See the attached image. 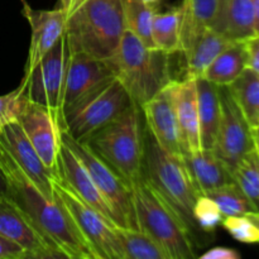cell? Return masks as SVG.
<instances>
[{"mask_svg":"<svg viewBox=\"0 0 259 259\" xmlns=\"http://www.w3.org/2000/svg\"><path fill=\"white\" fill-rule=\"evenodd\" d=\"M0 164L8 182V199L14 202L37 229L71 259H96L61 197L48 199L0 146Z\"/></svg>","mask_w":259,"mask_h":259,"instance_id":"6da1fadb","label":"cell"},{"mask_svg":"<svg viewBox=\"0 0 259 259\" xmlns=\"http://www.w3.org/2000/svg\"><path fill=\"white\" fill-rule=\"evenodd\" d=\"M125 30L121 0H85L68 14L65 35L71 53L108 60Z\"/></svg>","mask_w":259,"mask_h":259,"instance_id":"7a4b0ae2","label":"cell"},{"mask_svg":"<svg viewBox=\"0 0 259 259\" xmlns=\"http://www.w3.org/2000/svg\"><path fill=\"white\" fill-rule=\"evenodd\" d=\"M169 57V53L144 46L138 37L125 29L118 51L108 58V62L132 101L142 108L174 80Z\"/></svg>","mask_w":259,"mask_h":259,"instance_id":"3957f363","label":"cell"},{"mask_svg":"<svg viewBox=\"0 0 259 259\" xmlns=\"http://www.w3.org/2000/svg\"><path fill=\"white\" fill-rule=\"evenodd\" d=\"M131 189L138 229L154 238L171 259L196 257L191 230L146 177L142 175Z\"/></svg>","mask_w":259,"mask_h":259,"instance_id":"277c9868","label":"cell"},{"mask_svg":"<svg viewBox=\"0 0 259 259\" xmlns=\"http://www.w3.org/2000/svg\"><path fill=\"white\" fill-rule=\"evenodd\" d=\"M141 113V108L133 104L83 142L129 186L143 175L144 132Z\"/></svg>","mask_w":259,"mask_h":259,"instance_id":"5b68a950","label":"cell"},{"mask_svg":"<svg viewBox=\"0 0 259 259\" xmlns=\"http://www.w3.org/2000/svg\"><path fill=\"white\" fill-rule=\"evenodd\" d=\"M143 176L186 223L192 234L199 230L194 220V207L200 194L184 159L164 151L147 128L144 129Z\"/></svg>","mask_w":259,"mask_h":259,"instance_id":"8992f818","label":"cell"},{"mask_svg":"<svg viewBox=\"0 0 259 259\" xmlns=\"http://www.w3.org/2000/svg\"><path fill=\"white\" fill-rule=\"evenodd\" d=\"M133 104L120 81L108 78L63 110L65 132L75 141L86 142Z\"/></svg>","mask_w":259,"mask_h":259,"instance_id":"52a82bcc","label":"cell"},{"mask_svg":"<svg viewBox=\"0 0 259 259\" xmlns=\"http://www.w3.org/2000/svg\"><path fill=\"white\" fill-rule=\"evenodd\" d=\"M53 191L61 197L96 259H125L116 225L89 206L71 190L62 176L53 179Z\"/></svg>","mask_w":259,"mask_h":259,"instance_id":"ba28073f","label":"cell"},{"mask_svg":"<svg viewBox=\"0 0 259 259\" xmlns=\"http://www.w3.org/2000/svg\"><path fill=\"white\" fill-rule=\"evenodd\" d=\"M61 139L88 169L91 179L118 217L119 225L123 228L138 229L131 186L88 144L75 141L66 132H62Z\"/></svg>","mask_w":259,"mask_h":259,"instance_id":"9c48e42d","label":"cell"},{"mask_svg":"<svg viewBox=\"0 0 259 259\" xmlns=\"http://www.w3.org/2000/svg\"><path fill=\"white\" fill-rule=\"evenodd\" d=\"M70 57V47L63 34L32 71L24 72L23 77L27 83L28 99L50 109L62 121L63 126L62 101Z\"/></svg>","mask_w":259,"mask_h":259,"instance_id":"30bf717a","label":"cell"},{"mask_svg":"<svg viewBox=\"0 0 259 259\" xmlns=\"http://www.w3.org/2000/svg\"><path fill=\"white\" fill-rule=\"evenodd\" d=\"M219 94L222 114L214 151L233 169L245 154L254 149V138L227 86H219Z\"/></svg>","mask_w":259,"mask_h":259,"instance_id":"8fae6325","label":"cell"},{"mask_svg":"<svg viewBox=\"0 0 259 259\" xmlns=\"http://www.w3.org/2000/svg\"><path fill=\"white\" fill-rule=\"evenodd\" d=\"M19 123L55 179L61 176V134L65 132L62 121L48 108L29 100L20 116Z\"/></svg>","mask_w":259,"mask_h":259,"instance_id":"7c38bea8","label":"cell"},{"mask_svg":"<svg viewBox=\"0 0 259 259\" xmlns=\"http://www.w3.org/2000/svg\"><path fill=\"white\" fill-rule=\"evenodd\" d=\"M0 235L20 245L27 258H67L8 197H0Z\"/></svg>","mask_w":259,"mask_h":259,"instance_id":"4fadbf2b","label":"cell"},{"mask_svg":"<svg viewBox=\"0 0 259 259\" xmlns=\"http://www.w3.org/2000/svg\"><path fill=\"white\" fill-rule=\"evenodd\" d=\"M0 146L9 153L15 163L29 177L30 181L48 199H55L53 179L55 176L48 169L45 162L25 136L19 121L12 123L0 133Z\"/></svg>","mask_w":259,"mask_h":259,"instance_id":"5bb4252c","label":"cell"},{"mask_svg":"<svg viewBox=\"0 0 259 259\" xmlns=\"http://www.w3.org/2000/svg\"><path fill=\"white\" fill-rule=\"evenodd\" d=\"M22 3L23 15L28 20L32 29L24 70V72H29L65 34L67 13L60 7L52 10H40L33 9L25 0H22Z\"/></svg>","mask_w":259,"mask_h":259,"instance_id":"9a60e30c","label":"cell"},{"mask_svg":"<svg viewBox=\"0 0 259 259\" xmlns=\"http://www.w3.org/2000/svg\"><path fill=\"white\" fill-rule=\"evenodd\" d=\"M146 128L154 141L168 153L181 157L182 146L179 124L172 103L168 83L141 108Z\"/></svg>","mask_w":259,"mask_h":259,"instance_id":"2e32d148","label":"cell"},{"mask_svg":"<svg viewBox=\"0 0 259 259\" xmlns=\"http://www.w3.org/2000/svg\"><path fill=\"white\" fill-rule=\"evenodd\" d=\"M110 77L115 76L108 60H99L83 53H71L63 91L62 111Z\"/></svg>","mask_w":259,"mask_h":259,"instance_id":"e0dca14e","label":"cell"},{"mask_svg":"<svg viewBox=\"0 0 259 259\" xmlns=\"http://www.w3.org/2000/svg\"><path fill=\"white\" fill-rule=\"evenodd\" d=\"M60 167L61 176L82 201H85L89 206L100 212L104 218H106L114 225L120 227L118 217L111 209L109 202L106 201L105 197L103 196L100 190L98 189L94 180L91 179L88 169L63 142L60 153Z\"/></svg>","mask_w":259,"mask_h":259,"instance_id":"ac0fdd59","label":"cell"},{"mask_svg":"<svg viewBox=\"0 0 259 259\" xmlns=\"http://www.w3.org/2000/svg\"><path fill=\"white\" fill-rule=\"evenodd\" d=\"M177 124L181 137L182 153L187 151H199L200 128L199 110H197V90L196 80L181 78L171 80L168 82Z\"/></svg>","mask_w":259,"mask_h":259,"instance_id":"d6986e66","label":"cell"},{"mask_svg":"<svg viewBox=\"0 0 259 259\" xmlns=\"http://www.w3.org/2000/svg\"><path fill=\"white\" fill-rule=\"evenodd\" d=\"M181 157L200 195L235 181L233 169L215 153L214 149L187 151Z\"/></svg>","mask_w":259,"mask_h":259,"instance_id":"ffe728a7","label":"cell"},{"mask_svg":"<svg viewBox=\"0 0 259 259\" xmlns=\"http://www.w3.org/2000/svg\"><path fill=\"white\" fill-rule=\"evenodd\" d=\"M235 40L229 39L227 35L218 32L214 28H206L201 34L192 42L187 50H185V76L184 78L204 77L205 71L207 70L212 61L229 47Z\"/></svg>","mask_w":259,"mask_h":259,"instance_id":"44dd1931","label":"cell"},{"mask_svg":"<svg viewBox=\"0 0 259 259\" xmlns=\"http://www.w3.org/2000/svg\"><path fill=\"white\" fill-rule=\"evenodd\" d=\"M211 28L232 40L254 37L253 0H220L217 19Z\"/></svg>","mask_w":259,"mask_h":259,"instance_id":"7402d4cb","label":"cell"},{"mask_svg":"<svg viewBox=\"0 0 259 259\" xmlns=\"http://www.w3.org/2000/svg\"><path fill=\"white\" fill-rule=\"evenodd\" d=\"M196 90L200 144L201 149H214L222 114L219 86L201 77L196 80Z\"/></svg>","mask_w":259,"mask_h":259,"instance_id":"603a6c76","label":"cell"},{"mask_svg":"<svg viewBox=\"0 0 259 259\" xmlns=\"http://www.w3.org/2000/svg\"><path fill=\"white\" fill-rule=\"evenodd\" d=\"M248 67L245 40H235L225 48L205 71L204 78L218 86H229Z\"/></svg>","mask_w":259,"mask_h":259,"instance_id":"cb8c5ba5","label":"cell"},{"mask_svg":"<svg viewBox=\"0 0 259 259\" xmlns=\"http://www.w3.org/2000/svg\"><path fill=\"white\" fill-rule=\"evenodd\" d=\"M182 50L190 47L206 28H211L217 19L220 0H182Z\"/></svg>","mask_w":259,"mask_h":259,"instance_id":"d4e9b609","label":"cell"},{"mask_svg":"<svg viewBox=\"0 0 259 259\" xmlns=\"http://www.w3.org/2000/svg\"><path fill=\"white\" fill-rule=\"evenodd\" d=\"M182 5L171 8L166 12H157L152 25L154 47L174 55L182 50Z\"/></svg>","mask_w":259,"mask_h":259,"instance_id":"484cf974","label":"cell"},{"mask_svg":"<svg viewBox=\"0 0 259 259\" xmlns=\"http://www.w3.org/2000/svg\"><path fill=\"white\" fill-rule=\"evenodd\" d=\"M252 131L259 128V73L245 68L242 75L227 86Z\"/></svg>","mask_w":259,"mask_h":259,"instance_id":"4316f807","label":"cell"},{"mask_svg":"<svg viewBox=\"0 0 259 259\" xmlns=\"http://www.w3.org/2000/svg\"><path fill=\"white\" fill-rule=\"evenodd\" d=\"M125 259H171L154 238L141 229L116 228Z\"/></svg>","mask_w":259,"mask_h":259,"instance_id":"83f0119b","label":"cell"},{"mask_svg":"<svg viewBox=\"0 0 259 259\" xmlns=\"http://www.w3.org/2000/svg\"><path fill=\"white\" fill-rule=\"evenodd\" d=\"M125 29L133 33L148 48H156L152 37V25L157 9L143 0H121Z\"/></svg>","mask_w":259,"mask_h":259,"instance_id":"f1b7e54d","label":"cell"},{"mask_svg":"<svg viewBox=\"0 0 259 259\" xmlns=\"http://www.w3.org/2000/svg\"><path fill=\"white\" fill-rule=\"evenodd\" d=\"M205 196L210 197L217 202L224 218L245 215L250 211H257L252 201L248 199L247 195L235 181L218 187V189L205 194Z\"/></svg>","mask_w":259,"mask_h":259,"instance_id":"f546056e","label":"cell"},{"mask_svg":"<svg viewBox=\"0 0 259 259\" xmlns=\"http://www.w3.org/2000/svg\"><path fill=\"white\" fill-rule=\"evenodd\" d=\"M233 176L259 211V154L255 147L233 168Z\"/></svg>","mask_w":259,"mask_h":259,"instance_id":"4dcf8cb0","label":"cell"},{"mask_svg":"<svg viewBox=\"0 0 259 259\" xmlns=\"http://www.w3.org/2000/svg\"><path fill=\"white\" fill-rule=\"evenodd\" d=\"M28 101L29 99L27 94V83L23 80L12 93L0 96V133L7 125L20 120Z\"/></svg>","mask_w":259,"mask_h":259,"instance_id":"1f68e13d","label":"cell"},{"mask_svg":"<svg viewBox=\"0 0 259 259\" xmlns=\"http://www.w3.org/2000/svg\"><path fill=\"white\" fill-rule=\"evenodd\" d=\"M223 219L224 215L217 202L205 195H200L194 207V220L197 229L205 233H212L222 224Z\"/></svg>","mask_w":259,"mask_h":259,"instance_id":"d6a6232c","label":"cell"},{"mask_svg":"<svg viewBox=\"0 0 259 259\" xmlns=\"http://www.w3.org/2000/svg\"><path fill=\"white\" fill-rule=\"evenodd\" d=\"M222 225L235 240L245 244L259 243V229L247 215L225 217Z\"/></svg>","mask_w":259,"mask_h":259,"instance_id":"836d02e7","label":"cell"},{"mask_svg":"<svg viewBox=\"0 0 259 259\" xmlns=\"http://www.w3.org/2000/svg\"><path fill=\"white\" fill-rule=\"evenodd\" d=\"M0 259H27V253L17 243L0 235Z\"/></svg>","mask_w":259,"mask_h":259,"instance_id":"e575fe53","label":"cell"},{"mask_svg":"<svg viewBox=\"0 0 259 259\" xmlns=\"http://www.w3.org/2000/svg\"><path fill=\"white\" fill-rule=\"evenodd\" d=\"M248 55V68L259 73V35L245 39Z\"/></svg>","mask_w":259,"mask_h":259,"instance_id":"d590c367","label":"cell"},{"mask_svg":"<svg viewBox=\"0 0 259 259\" xmlns=\"http://www.w3.org/2000/svg\"><path fill=\"white\" fill-rule=\"evenodd\" d=\"M201 259H239L240 254L235 249L225 247H215L200 255Z\"/></svg>","mask_w":259,"mask_h":259,"instance_id":"8d00e7d4","label":"cell"},{"mask_svg":"<svg viewBox=\"0 0 259 259\" xmlns=\"http://www.w3.org/2000/svg\"><path fill=\"white\" fill-rule=\"evenodd\" d=\"M8 196V182L7 177H5L4 171L0 164V197H7Z\"/></svg>","mask_w":259,"mask_h":259,"instance_id":"74e56055","label":"cell"},{"mask_svg":"<svg viewBox=\"0 0 259 259\" xmlns=\"http://www.w3.org/2000/svg\"><path fill=\"white\" fill-rule=\"evenodd\" d=\"M254 5V30L255 35H259V0H253Z\"/></svg>","mask_w":259,"mask_h":259,"instance_id":"f35d334b","label":"cell"},{"mask_svg":"<svg viewBox=\"0 0 259 259\" xmlns=\"http://www.w3.org/2000/svg\"><path fill=\"white\" fill-rule=\"evenodd\" d=\"M73 0H60V8H62L66 13H67V17L71 12V8H72Z\"/></svg>","mask_w":259,"mask_h":259,"instance_id":"ab89813d","label":"cell"},{"mask_svg":"<svg viewBox=\"0 0 259 259\" xmlns=\"http://www.w3.org/2000/svg\"><path fill=\"white\" fill-rule=\"evenodd\" d=\"M245 215H247V217L249 218V219L252 220L253 223H254L255 227H257L259 229V211H250V212H248V214H245Z\"/></svg>","mask_w":259,"mask_h":259,"instance_id":"60d3db41","label":"cell"},{"mask_svg":"<svg viewBox=\"0 0 259 259\" xmlns=\"http://www.w3.org/2000/svg\"><path fill=\"white\" fill-rule=\"evenodd\" d=\"M253 138H254V147H255V151L258 152L259 154V128L253 131Z\"/></svg>","mask_w":259,"mask_h":259,"instance_id":"b9f144b4","label":"cell"},{"mask_svg":"<svg viewBox=\"0 0 259 259\" xmlns=\"http://www.w3.org/2000/svg\"><path fill=\"white\" fill-rule=\"evenodd\" d=\"M144 3H146L147 5H149V7L154 8V9H158V5L161 4L162 0H143Z\"/></svg>","mask_w":259,"mask_h":259,"instance_id":"7bdbcfd3","label":"cell"},{"mask_svg":"<svg viewBox=\"0 0 259 259\" xmlns=\"http://www.w3.org/2000/svg\"><path fill=\"white\" fill-rule=\"evenodd\" d=\"M85 2V0H73V4H72V8H71V12H72V10H75L76 8L78 7V5L80 4H82V3ZM70 12V13H71Z\"/></svg>","mask_w":259,"mask_h":259,"instance_id":"ee69618b","label":"cell"}]
</instances>
